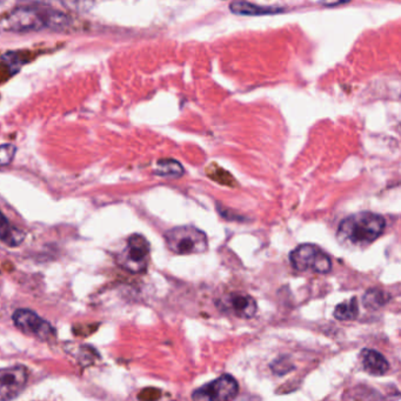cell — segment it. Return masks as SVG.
Here are the masks:
<instances>
[{
	"label": "cell",
	"instance_id": "cell-11",
	"mask_svg": "<svg viewBox=\"0 0 401 401\" xmlns=\"http://www.w3.org/2000/svg\"><path fill=\"white\" fill-rule=\"evenodd\" d=\"M229 10L238 15H276L284 11L283 8L276 6H260L248 3L246 0H234L229 4Z\"/></svg>",
	"mask_w": 401,
	"mask_h": 401
},
{
	"label": "cell",
	"instance_id": "cell-7",
	"mask_svg": "<svg viewBox=\"0 0 401 401\" xmlns=\"http://www.w3.org/2000/svg\"><path fill=\"white\" fill-rule=\"evenodd\" d=\"M12 318H13L15 326L18 327L19 330H22L24 333L32 334L43 340H47L54 336L53 327L31 310H25V308L17 310Z\"/></svg>",
	"mask_w": 401,
	"mask_h": 401
},
{
	"label": "cell",
	"instance_id": "cell-4",
	"mask_svg": "<svg viewBox=\"0 0 401 401\" xmlns=\"http://www.w3.org/2000/svg\"><path fill=\"white\" fill-rule=\"evenodd\" d=\"M150 255V244L146 238L140 234L129 236L127 246L118 257L122 269L131 273H143L146 269Z\"/></svg>",
	"mask_w": 401,
	"mask_h": 401
},
{
	"label": "cell",
	"instance_id": "cell-16",
	"mask_svg": "<svg viewBox=\"0 0 401 401\" xmlns=\"http://www.w3.org/2000/svg\"><path fill=\"white\" fill-rule=\"evenodd\" d=\"M390 301V295L383 290L372 288L367 291L364 297V304L369 310H379Z\"/></svg>",
	"mask_w": 401,
	"mask_h": 401
},
{
	"label": "cell",
	"instance_id": "cell-21",
	"mask_svg": "<svg viewBox=\"0 0 401 401\" xmlns=\"http://www.w3.org/2000/svg\"><path fill=\"white\" fill-rule=\"evenodd\" d=\"M8 219H6V217L0 212V229H1L3 226L8 225Z\"/></svg>",
	"mask_w": 401,
	"mask_h": 401
},
{
	"label": "cell",
	"instance_id": "cell-14",
	"mask_svg": "<svg viewBox=\"0 0 401 401\" xmlns=\"http://www.w3.org/2000/svg\"><path fill=\"white\" fill-rule=\"evenodd\" d=\"M359 314L358 300L357 298L353 297L348 301L341 303L338 305L336 310H334V317L338 320H355Z\"/></svg>",
	"mask_w": 401,
	"mask_h": 401
},
{
	"label": "cell",
	"instance_id": "cell-10",
	"mask_svg": "<svg viewBox=\"0 0 401 401\" xmlns=\"http://www.w3.org/2000/svg\"><path fill=\"white\" fill-rule=\"evenodd\" d=\"M362 367L371 376H383L390 369L386 358L374 350H364L360 355Z\"/></svg>",
	"mask_w": 401,
	"mask_h": 401
},
{
	"label": "cell",
	"instance_id": "cell-6",
	"mask_svg": "<svg viewBox=\"0 0 401 401\" xmlns=\"http://www.w3.org/2000/svg\"><path fill=\"white\" fill-rule=\"evenodd\" d=\"M4 25L6 29L15 32L39 31L46 27L42 8L32 6H22L10 12L5 18Z\"/></svg>",
	"mask_w": 401,
	"mask_h": 401
},
{
	"label": "cell",
	"instance_id": "cell-2",
	"mask_svg": "<svg viewBox=\"0 0 401 401\" xmlns=\"http://www.w3.org/2000/svg\"><path fill=\"white\" fill-rule=\"evenodd\" d=\"M165 240L170 251L176 255H200L208 251V236L194 226H179L170 229L166 232Z\"/></svg>",
	"mask_w": 401,
	"mask_h": 401
},
{
	"label": "cell",
	"instance_id": "cell-18",
	"mask_svg": "<svg viewBox=\"0 0 401 401\" xmlns=\"http://www.w3.org/2000/svg\"><path fill=\"white\" fill-rule=\"evenodd\" d=\"M17 148L11 144L0 145V166H6L11 164L15 158Z\"/></svg>",
	"mask_w": 401,
	"mask_h": 401
},
{
	"label": "cell",
	"instance_id": "cell-17",
	"mask_svg": "<svg viewBox=\"0 0 401 401\" xmlns=\"http://www.w3.org/2000/svg\"><path fill=\"white\" fill-rule=\"evenodd\" d=\"M96 0H61V4L68 11L77 12V13H87L92 10Z\"/></svg>",
	"mask_w": 401,
	"mask_h": 401
},
{
	"label": "cell",
	"instance_id": "cell-13",
	"mask_svg": "<svg viewBox=\"0 0 401 401\" xmlns=\"http://www.w3.org/2000/svg\"><path fill=\"white\" fill-rule=\"evenodd\" d=\"M155 174L159 177L179 178L184 174L183 166L179 162L173 160V159H162L157 163Z\"/></svg>",
	"mask_w": 401,
	"mask_h": 401
},
{
	"label": "cell",
	"instance_id": "cell-3",
	"mask_svg": "<svg viewBox=\"0 0 401 401\" xmlns=\"http://www.w3.org/2000/svg\"><path fill=\"white\" fill-rule=\"evenodd\" d=\"M290 259L292 266L299 272L325 274L332 269L330 257L315 245L304 244L298 246L291 253Z\"/></svg>",
	"mask_w": 401,
	"mask_h": 401
},
{
	"label": "cell",
	"instance_id": "cell-19",
	"mask_svg": "<svg viewBox=\"0 0 401 401\" xmlns=\"http://www.w3.org/2000/svg\"><path fill=\"white\" fill-rule=\"evenodd\" d=\"M276 362H279V364H276V362H273L272 369L276 374H284L283 373V367H285L287 372H290L291 369H293V365L288 362V359L287 358H280L276 360Z\"/></svg>",
	"mask_w": 401,
	"mask_h": 401
},
{
	"label": "cell",
	"instance_id": "cell-12",
	"mask_svg": "<svg viewBox=\"0 0 401 401\" xmlns=\"http://www.w3.org/2000/svg\"><path fill=\"white\" fill-rule=\"evenodd\" d=\"M45 26L52 30H63L68 27L70 18L63 12L57 11L53 8H42Z\"/></svg>",
	"mask_w": 401,
	"mask_h": 401
},
{
	"label": "cell",
	"instance_id": "cell-9",
	"mask_svg": "<svg viewBox=\"0 0 401 401\" xmlns=\"http://www.w3.org/2000/svg\"><path fill=\"white\" fill-rule=\"evenodd\" d=\"M222 311L234 315L236 318L251 319L258 311L257 301L250 295L232 293L222 299Z\"/></svg>",
	"mask_w": 401,
	"mask_h": 401
},
{
	"label": "cell",
	"instance_id": "cell-8",
	"mask_svg": "<svg viewBox=\"0 0 401 401\" xmlns=\"http://www.w3.org/2000/svg\"><path fill=\"white\" fill-rule=\"evenodd\" d=\"M29 378V371L17 365L0 369V397L13 399L24 388Z\"/></svg>",
	"mask_w": 401,
	"mask_h": 401
},
{
	"label": "cell",
	"instance_id": "cell-15",
	"mask_svg": "<svg viewBox=\"0 0 401 401\" xmlns=\"http://www.w3.org/2000/svg\"><path fill=\"white\" fill-rule=\"evenodd\" d=\"M24 239H25V233L15 226L8 224L0 229V240L11 248L22 244Z\"/></svg>",
	"mask_w": 401,
	"mask_h": 401
},
{
	"label": "cell",
	"instance_id": "cell-20",
	"mask_svg": "<svg viewBox=\"0 0 401 401\" xmlns=\"http://www.w3.org/2000/svg\"><path fill=\"white\" fill-rule=\"evenodd\" d=\"M350 0H320V4L324 6H338V5L346 4Z\"/></svg>",
	"mask_w": 401,
	"mask_h": 401
},
{
	"label": "cell",
	"instance_id": "cell-5",
	"mask_svg": "<svg viewBox=\"0 0 401 401\" xmlns=\"http://www.w3.org/2000/svg\"><path fill=\"white\" fill-rule=\"evenodd\" d=\"M238 392L239 385L236 380L233 376L225 374L194 390L192 399L199 401L231 400L236 397Z\"/></svg>",
	"mask_w": 401,
	"mask_h": 401
},
{
	"label": "cell",
	"instance_id": "cell-1",
	"mask_svg": "<svg viewBox=\"0 0 401 401\" xmlns=\"http://www.w3.org/2000/svg\"><path fill=\"white\" fill-rule=\"evenodd\" d=\"M385 224V219L376 213H355L341 222L338 240L351 248H366L383 234Z\"/></svg>",
	"mask_w": 401,
	"mask_h": 401
}]
</instances>
